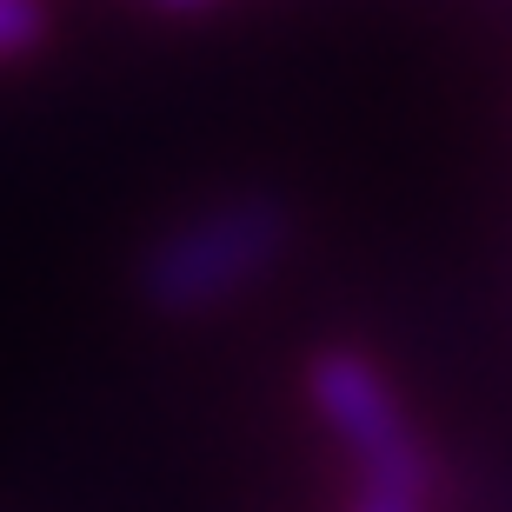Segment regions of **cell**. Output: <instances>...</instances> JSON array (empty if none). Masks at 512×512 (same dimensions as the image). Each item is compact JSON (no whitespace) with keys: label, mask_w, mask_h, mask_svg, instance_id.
<instances>
[{"label":"cell","mask_w":512,"mask_h":512,"mask_svg":"<svg viewBox=\"0 0 512 512\" xmlns=\"http://www.w3.org/2000/svg\"><path fill=\"white\" fill-rule=\"evenodd\" d=\"M167 7H193V0H167Z\"/></svg>","instance_id":"obj_5"},{"label":"cell","mask_w":512,"mask_h":512,"mask_svg":"<svg viewBox=\"0 0 512 512\" xmlns=\"http://www.w3.org/2000/svg\"><path fill=\"white\" fill-rule=\"evenodd\" d=\"M306 399L326 419V433L346 446L353 466H380V459L419 453L413 419L399 406L393 380L380 373V360H366L360 346H326L306 366Z\"/></svg>","instance_id":"obj_2"},{"label":"cell","mask_w":512,"mask_h":512,"mask_svg":"<svg viewBox=\"0 0 512 512\" xmlns=\"http://www.w3.org/2000/svg\"><path fill=\"white\" fill-rule=\"evenodd\" d=\"M353 512H426V453H399L380 466H360Z\"/></svg>","instance_id":"obj_3"},{"label":"cell","mask_w":512,"mask_h":512,"mask_svg":"<svg viewBox=\"0 0 512 512\" xmlns=\"http://www.w3.org/2000/svg\"><path fill=\"white\" fill-rule=\"evenodd\" d=\"M293 247V207L273 193H233L160 233L140 260V300L160 320H207L247 300Z\"/></svg>","instance_id":"obj_1"},{"label":"cell","mask_w":512,"mask_h":512,"mask_svg":"<svg viewBox=\"0 0 512 512\" xmlns=\"http://www.w3.org/2000/svg\"><path fill=\"white\" fill-rule=\"evenodd\" d=\"M34 40H40V7L34 0H0V60L27 54Z\"/></svg>","instance_id":"obj_4"}]
</instances>
